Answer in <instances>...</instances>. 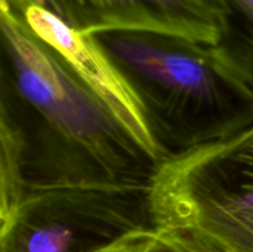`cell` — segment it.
I'll use <instances>...</instances> for the list:
<instances>
[{
	"label": "cell",
	"instance_id": "6da1fadb",
	"mask_svg": "<svg viewBox=\"0 0 253 252\" xmlns=\"http://www.w3.org/2000/svg\"><path fill=\"white\" fill-rule=\"evenodd\" d=\"M0 25L10 84L1 103L24 132L27 183L148 182L157 166L7 0Z\"/></svg>",
	"mask_w": 253,
	"mask_h": 252
},
{
	"label": "cell",
	"instance_id": "7a4b0ae2",
	"mask_svg": "<svg viewBox=\"0 0 253 252\" xmlns=\"http://www.w3.org/2000/svg\"><path fill=\"white\" fill-rule=\"evenodd\" d=\"M95 37L140 98L167 157L253 123V84L220 44L146 31Z\"/></svg>",
	"mask_w": 253,
	"mask_h": 252
},
{
	"label": "cell",
	"instance_id": "3957f363",
	"mask_svg": "<svg viewBox=\"0 0 253 252\" xmlns=\"http://www.w3.org/2000/svg\"><path fill=\"white\" fill-rule=\"evenodd\" d=\"M148 202L155 225H192L231 252H253V123L166 158Z\"/></svg>",
	"mask_w": 253,
	"mask_h": 252
},
{
	"label": "cell",
	"instance_id": "277c9868",
	"mask_svg": "<svg viewBox=\"0 0 253 252\" xmlns=\"http://www.w3.org/2000/svg\"><path fill=\"white\" fill-rule=\"evenodd\" d=\"M150 180L27 183L0 252H98L126 232L153 225Z\"/></svg>",
	"mask_w": 253,
	"mask_h": 252
},
{
	"label": "cell",
	"instance_id": "5b68a950",
	"mask_svg": "<svg viewBox=\"0 0 253 252\" xmlns=\"http://www.w3.org/2000/svg\"><path fill=\"white\" fill-rule=\"evenodd\" d=\"M7 1L19 10L27 26L66 61L156 166L167 158L151 130L140 98L95 35L83 34L30 0Z\"/></svg>",
	"mask_w": 253,
	"mask_h": 252
},
{
	"label": "cell",
	"instance_id": "8992f818",
	"mask_svg": "<svg viewBox=\"0 0 253 252\" xmlns=\"http://www.w3.org/2000/svg\"><path fill=\"white\" fill-rule=\"evenodd\" d=\"M71 25L83 34L146 31L219 46L227 35L225 0H66Z\"/></svg>",
	"mask_w": 253,
	"mask_h": 252
},
{
	"label": "cell",
	"instance_id": "52a82bcc",
	"mask_svg": "<svg viewBox=\"0 0 253 252\" xmlns=\"http://www.w3.org/2000/svg\"><path fill=\"white\" fill-rule=\"evenodd\" d=\"M98 252H231L192 225H150L126 232Z\"/></svg>",
	"mask_w": 253,
	"mask_h": 252
},
{
	"label": "cell",
	"instance_id": "ba28073f",
	"mask_svg": "<svg viewBox=\"0 0 253 252\" xmlns=\"http://www.w3.org/2000/svg\"><path fill=\"white\" fill-rule=\"evenodd\" d=\"M1 170H0V227L12 221L26 190L25 136L10 109L1 103L0 113Z\"/></svg>",
	"mask_w": 253,
	"mask_h": 252
},
{
	"label": "cell",
	"instance_id": "9c48e42d",
	"mask_svg": "<svg viewBox=\"0 0 253 252\" xmlns=\"http://www.w3.org/2000/svg\"><path fill=\"white\" fill-rule=\"evenodd\" d=\"M230 11L227 35L220 46L253 84V0H225Z\"/></svg>",
	"mask_w": 253,
	"mask_h": 252
},
{
	"label": "cell",
	"instance_id": "30bf717a",
	"mask_svg": "<svg viewBox=\"0 0 253 252\" xmlns=\"http://www.w3.org/2000/svg\"><path fill=\"white\" fill-rule=\"evenodd\" d=\"M30 1L36 2V4L42 5L46 9L51 10V11H53L54 14H57L64 21L71 25V14H69V9L66 0H30Z\"/></svg>",
	"mask_w": 253,
	"mask_h": 252
}]
</instances>
